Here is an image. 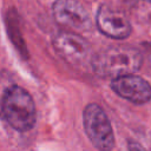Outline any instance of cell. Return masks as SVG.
<instances>
[{"instance_id":"8","label":"cell","mask_w":151,"mask_h":151,"mask_svg":"<svg viewBox=\"0 0 151 151\" xmlns=\"http://www.w3.org/2000/svg\"><path fill=\"white\" fill-rule=\"evenodd\" d=\"M129 151H146L139 143L134 142V140H130L129 142Z\"/></svg>"},{"instance_id":"2","label":"cell","mask_w":151,"mask_h":151,"mask_svg":"<svg viewBox=\"0 0 151 151\" xmlns=\"http://www.w3.org/2000/svg\"><path fill=\"white\" fill-rule=\"evenodd\" d=\"M1 110L5 120L17 131H28L35 124L34 101L31 94L18 85H12L5 90Z\"/></svg>"},{"instance_id":"5","label":"cell","mask_w":151,"mask_h":151,"mask_svg":"<svg viewBox=\"0 0 151 151\" xmlns=\"http://www.w3.org/2000/svg\"><path fill=\"white\" fill-rule=\"evenodd\" d=\"M53 47L64 60L73 65L85 63L91 54V47L81 35L66 31L54 35Z\"/></svg>"},{"instance_id":"1","label":"cell","mask_w":151,"mask_h":151,"mask_svg":"<svg viewBox=\"0 0 151 151\" xmlns=\"http://www.w3.org/2000/svg\"><path fill=\"white\" fill-rule=\"evenodd\" d=\"M142 55L134 47L118 45L100 51L91 59V66L100 77L119 78L133 74L142 66Z\"/></svg>"},{"instance_id":"7","label":"cell","mask_w":151,"mask_h":151,"mask_svg":"<svg viewBox=\"0 0 151 151\" xmlns=\"http://www.w3.org/2000/svg\"><path fill=\"white\" fill-rule=\"evenodd\" d=\"M111 88L122 98L133 104H145L151 99V85L142 77L129 74L116 78L111 83Z\"/></svg>"},{"instance_id":"9","label":"cell","mask_w":151,"mask_h":151,"mask_svg":"<svg viewBox=\"0 0 151 151\" xmlns=\"http://www.w3.org/2000/svg\"><path fill=\"white\" fill-rule=\"evenodd\" d=\"M144 1H146V2H151V0H144Z\"/></svg>"},{"instance_id":"4","label":"cell","mask_w":151,"mask_h":151,"mask_svg":"<svg viewBox=\"0 0 151 151\" xmlns=\"http://www.w3.org/2000/svg\"><path fill=\"white\" fill-rule=\"evenodd\" d=\"M52 11L55 21L67 28L85 32L92 27L88 11L78 0H55Z\"/></svg>"},{"instance_id":"3","label":"cell","mask_w":151,"mask_h":151,"mask_svg":"<svg viewBox=\"0 0 151 151\" xmlns=\"http://www.w3.org/2000/svg\"><path fill=\"white\" fill-rule=\"evenodd\" d=\"M84 130L96 149L111 151L114 146V134L111 122L103 109L97 104H88L83 113Z\"/></svg>"},{"instance_id":"6","label":"cell","mask_w":151,"mask_h":151,"mask_svg":"<svg viewBox=\"0 0 151 151\" xmlns=\"http://www.w3.org/2000/svg\"><path fill=\"white\" fill-rule=\"evenodd\" d=\"M96 24L98 29L106 37L123 40L131 34V24L124 13L101 5L97 12Z\"/></svg>"}]
</instances>
